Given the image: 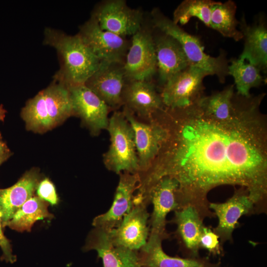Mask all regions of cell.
Segmentation results:
<instances>
[{"label":"cell","mask_w":267,"mask_h":267,"mask_svg":"<svg viewBox=\"0 0 267 267\" xmlns=\"http://www.w3.org/2000/svg\"><path fill=\"white\" fill-rule=\"evenodd\" d=\"M265 93L246 97L234 93L233 117L219 121L206 115L197 101L181 108L165 107L159 117L167 135L140 184L149 190L162 178L178 184V210L192 206L201 219L215 217L207 195L216 187L238 185L256 210L267 196V118L260 110Z\"/></svg>","instance_id":"6da1fadb"},{"label":"cell","mask_w":267,"mask_h":267,"mask_svg":"<svg viewBox=\"0 0 267 267\" xmlns=\"http://www.w3.org/2000/svg\"><path fill=\"white\" fill-rule=\"evenodd\" d=\"M55 49L60 68L54 80L67 87L85 85L99 68L101 61L85 44L78 34L71 36L61 31L46 28L43 41Z\"/></svg>","instance_id":"7a4b0ae2"},{"label":"cell","mask_w":267,"mask_h":267,"mask_svg":"<svg viewBox=\"0 0 267 267\" xmlns=\"http://www.w3.org/2000/svg\"><path fill=\"white\" fill-rule=\"evenodd\" d=\"M151 23L153 28L170 35L179 42L187 57L189 66L205 70L210 75L216 76L220 83L225 82L228 75V61L224 51L221 50L217 57L207 54L198 37L185 31L158 8L151 12Z\"/></svg>","instance_id":"3957f363"},{"label":"cell","mask_w":267,"mask_h":267,"mask_svg":"<svg viewBox=\"0 0 267 267\" xmlns=\"http://www.w3.org/2000/svg\"><path fill=\"white\" fill-rule=\"evenodd\" d=\"M107 130L110 144L103 155L106 168L118 174L124 172L138 174L134 131L123 111H116L113 113L109 118Z\"/></svg>","instance_id":"277c9868"},{"label":"cell","mask_w":267,"mask_h":267,"mask_svg":"<svg viewBox=\"0 0 267 267\" xmlns=\"http://www.w3.org/2000/svg\"><path fill=\"white\" fill-rule=\"evenodd\" d=\"M153 31L152 26L143 24L132 36L124 63L127 81H151L157 73Z\"/></svg>","instance_id":"5b68a950"},{"label":"cell","mask_w":267,"mask_h":267,"mask_svg":"<svg viewBox=\"0 0 267 267\" xmlns=\"http://www.w3.org/2000/svg\"><path fill=\"white\" fill-rule=\"evenodd\" d=\"M123 112L134 131L140 176L149 169L157 156L166 138L167 130L157 114L145 122L126 107Z\"/></svg>","instance_id":"8992f818"},{"label":"cell","mask_w":267,"mask_h":267,"mask_svg":"<svg viewBox=\"0 0 267 267\" xmlns=\"http://www.w3.org/2000/svg\"><path fill=\"white\" fill-rule=\"evenodd\" d=\"M209 74L199 68L188 66L175 74L162 87L160 93L165 107H187L203 96V81Z\"/></svg>","instance_id":"52a82bcc"},{"label":"cell","mask_w":267,"mask_h":267,"mask_svg":"<svg viewBox=\"0 0 267 267\" xmlns=\"http://www.w3.org/2000/svg\"><path fill=\"white\" fill-rule=\"evenodd\" d=\"M91 15L101 29L124 38L133 36L143 24L141 10L130 7L124 0L102 1Z\"/></svg>","instance_id":"ba28073f"},{"label":"cell","mask_w":267,"mask_h":267,"mask_svg":"<svg viewBox=\"0 0 267 267\" xmlns=\"http://www.w3.org/2000/svg\"><path fill=\"white\" fill-rule=\"evenodd\" d=\"M78 34L101 61L124 63L130 41L101 29L93 16L80 27Z\"/></svg>","instance_id":"9c48e42d"},{"label":"cell","mask_w":267,"mask_h":267,"mask_svg":"<svg viewBox=\"0 0 267 267\" xmlns=\"http://www.w3.org/2000/svg\"><path fill=\"white\" fill-rule=\"evenodd\" d=\"M127 81L124 63L101 61L85 85L109 108L116 109L123 105L122 94Z\"/></svg>","instance_id":"30bf717a"},{"label":"cell","mask_w":267,"mask_h":267,"mask_svg":"<svg viewBox=\"0 0 267 267\" xmlns=\"http://www.w3.org/2000/svg\"><path fill=\"white\" fill-rule=\"evenodd\" d=\"M147 205L144 203L134 204L119 225L108 231L114 245L136 251L145 245L149 235Z\"/></svg>","instance_id":"8fae6325"},{"label":"cell","mask_w":267,"mask_h":267,"mask_svg":"<svg viewBox=\"0 0 267 267\" xmlns=\"http://www.w3.org/2000/svg\"><path fill=\"white\" fill-rule=\"evenodd\" d=\"M67 88L73 114L79 116L94 134L107 129L110 109L108 105L85 85Z\"/></svg>","instance_id":"7c38bea8"},{"label":"cell","mask_w":267,"mask_h":267,"mask_svg":"<svg viewBox=\"0 0 267 267\" xmlns=\"http://www.w3.org/2000/svg\"><path fill=\"white\" fill-rule=\"evenodd\" d=\"M119 175V181L112 205L106 213L94 218V227L107 231L116 228L134 206V192L140 180L139 175L127 172Z\"/></svg>","instance_id":"4fadbf2b"},{"label":"cell","mask_w":267,"mask_h":267,"mask_svg":"<svg viewBox=\"0 0 267 267\" xmlns=\"http://www.w3.org/2000/svg\"><path fill=\"white\" fill-rule=\"evenodd\" d=\"M209 207L218 219V224L213 231L219 236L221 245L222 242L231 239L232 232L241 216L256 210L248 192L243 188L235 191L225 202H210Z\"/></svg>","instance_id":"5bb4252c"},{"label":"cell","mask_w":267,"mask_h":267,"mask_svg":"<svg viewBox=\"0 0 267 267\" xmlns=\"http://www.w3.org/2000/svg\"><path fill=\"white\" fill-rule=\"evenodd\" d=\"M123 105L144 121L152 120L165 106L151 81H127L122 94Z\"/></svg>","instance_id":"9a60e30c"},{"label":"cell","mask_w":267,"mask_h":267,"mask_svg":"<svg viewBox=\"0 0 267 267\" xmlns=\"http://www.w3.org/2000/svg\"><path fill=\"white\" fill-rule=\"evenodd\" d=\"M178 184L173 178L165 177L159 180L150 189L147 196L148 204L153 205L150 220V233L168 237L166 232V217L168 213L178 209L176 192Z\"/></svg>","instance_id":"2e32d148"},{"label":"cell","mask_w":267,"mask_h":267,"mask_svg":"<svg viewBox=\"0 0 267 267\" xmlns=\"http://www.w3.org/2000/svg\"><path fill=\"white\" fill-rule=\"evenodd\" d=\"M155 29L158 33L153 31V35L157 73L159 83L162 87L171 77L188 67L189 64L179 42L170 35Z\"/></svg>","instance_id":"e0dca14e"},{"label":"cell","mask_w":267,"mask_h":267,"mask_svg":"<svg viewBox=\"0 0 267 267\" xmlns=\"http://www.w3.org/2000/svg\"><path fill=\"white\" fill-rule=\"evenodd\" d=\"M84 249L95 250L103 267H142L138 251L115 246L108 231L100 228L94 227L89 233Z\"/></svg>","instance_id":"ac0fdd59"},{"label":"cell","mask_w":267,"mask_h":267,"mask_svg":"<svg viewBox=\"0 0 267 267\" xmlns=\"http://www.w3.org/2000/svg\"><path fill=\"white\" fill-rule=\"evenodd\" d=\"M240 31L244 44L239 58L258 67L261 71L267 69V28L262 17L252 24H248L243 15L239 21Z\"/></svg>","instance_id":"d6986e66"},{"label":"cell","mask_w":267,"mask_h":267,"mask_svg":"<svg viewBox=\"0 0 267 267\" xmlns=\"http://www.w3.org/2000/svg\"><path fill=\"white\" fill-rule=\"evenodd\" d=\"M39 180L38 171L32 169L24 174L12 186L0 189V216L2 226L4 227L17 211L34 196Z\"/></svg>","instance_id":"ffe728a7"},{"label":"cell","mask_w":267,"mask_h":267,"mask_svg":"<svg viewBox=\"0 0 267 267\" xmlns=\"http://www.w3.org/2000/svg\"><path fill=\"white\" fill-rule=\"evenodd\" d=\"M165 238L149 233L146 243L138 254L142 267H212L206 261L193 258H181L166 254L162 247Z\"/></svg>","instance_id":"44dd1931"},{"label":"cell","mask_w":267,"mask_h":267,"mask_svg":"<svg viewBox=\"0 0 267 267\" xmlns=\"http://www.w3.org/2000/svg\"><path fill=\"white\" fill-rule=\"evenodd\" d=\"M198 212L192 206H186L175 211L173 222L186 248L197 256L200 249L199 241L205 226Z\"/></svg>","instance_id":"7402d4cb"},{"label":"cell","mask_w":267,"mask_h":267,"mask_svg":"<svg viewBox=\"0 0 267 267\" xmlns=\"http://www.w3.org/2000/svg\"><path fill=\"white\" fill-rule=\"evenodd\" d=\"M43 90L45 109L53 128L73 114L69 91L66 86L55 80Z\"/></svg>","instance_id":"603a6c76"},{"label":"cell","mask_w":267,"mask_h":267,"mask_svg":"<svg viewBox=\"0 0 267 267\" xmlns=\"http://www.w3.org/2000/svg\"><path fill=\"white\" fill-rule=\"evenodd\" d=\"M234 87V85H231L209 96L203 95L197 103L202 112L210 118L219 121H228L235 111Z\"/></svg>","instance_id":"cb8c5ba5"},{"label":"cell","mask_w":267,"mask_h":267,"mask_svg":"<svg viewBox=\"0 0 267 267\" xmlns=\"http://www.w3.org/2000/svg\"><path fill=\"white\" fill-rule=\"evenodd\" d=\"M236 8L232 0L216 1L212 7L209 27L222 36L238 42L243 39V35L237 28L239 21L235 17Z\"/></svg>","instance_id":"d4e9b609"},{"label":"cell","mask_w":267,"mask_h":267,"mask_svg":"<svg viewBox=\"0 0 267 267\" xmlns=\"http://www.w3.org/2000/svg\"><path fill=\"white\" fill-rule=\"evenodd\" d=\"M48 205L47 202L38 196H33L17 211L4 227L8 226L19 232L30 231L37 221L53 217L48 211Z\"/></svg>","instance_id":"484cf974"},{"label":"cell","mask_w":267,"mask_h":267,"mask_svg":"<svg viewBox=\"0 0 267 267\" xmlns=\"http://www.w3.org/2000/svg\"><path fill=\"white\" fill-rule=\"evenodd\" d=\"M228 66V74L233 77L237 94L248 97L253 88L261 86L264 81L260 69L244 60L231 59Z\"/></svg>","instance_id":"4316f807"},{"label":"cell","mask_w":267,"mask_h":267,"mask_svg":"<svg viewBox=\"0 0 267 267\" xmlns=\"http://www.w3.org/2000/svg\"><path fill=\"white\" fill-rule=\"evenodd\" d=\"M21 116L30 130L41 133L52 128L45 109L43 90L27 102L22 110Z\"/></svg>","instance_id":"83f0119b"},{"label":"cell","mask_w":267,"mask_h":267,"mask_svg":"<svg viewBox=\"0 0 267 267\" xmlns=\"http://www.w3.org/2000/svg\"><path fill=\"white\" fill-rule=\"evenodd\" d=\"M215 2L211 0H183L175 10L172 20L176 24L183 25L195 17L209 27L211 9Z\"/></svg>","instance_id":"f1b7e54d"},{"label":"cell","mask_w":267,"mask_h":267,"mask_svg":"<svg viewBox=\"0 0 267 267\" xmlns=\"http://www.w3.org/2000/svg\"><path fill=\"white\" fill-rule=\"evenodd\" d=\"M200 248L213 254H220L221 244L219 236L210 228L204 226L199 241Z\"/></svg>","instance_id":"f546056e"},{"label":"cell","mask_w":267,"mask_h":267,"mask_svg":"<svg viewBox=\"0 0 267 267\" xmlns=\"http://www.w3.org/2000/svg\"><path fill=\"white\" fill-rule=\"evenodd\" d=\"M38 197L51 205H55L58 202V198L54 185L46 178L39 182L37 187Z\"/></svg>","instance_id":"4dcf8cb0"},{"label":"cell","mask_w":267,"mask_h":267,"mask_svg":"<svg viewBox=\"0 0 267 267\" xmlns=\"http://www.w3.org/2000/svg\"><path fill=\"white\" fill-rule=\"evenodd\" d=\"M0 247L2 251V258L10 263H13L16 260V257L12 254L11 246L8 239L3 234L2 230V224L0 216Z\"/></svg>","instance_id":"1f68e13d"},{"label":"cell","mask_w":267,"mask_h":267,"mask_svg":"<svg viewBox=\"0 0 267 267\" xmlns=\"http://www.w3.org/2000/svg\"><path fill=\"white\" fill-rule=\"evenodd\" d=\"M8 153L9 151L6 144L0 140V157Z\"/></svg>","instance_id":"d6a6232c"},{"label":"cell","mask_w":267,"mask_h":267,"mask_svg":"<svg viewBox=\"0 0 267 267\" xmlns=\"http://www.w3.org/2000/svg\"><path fill=\"white\" fill-rule=\"evenodd\" d=\"M6 110L2 105H0V121H3L5 117Z\"/></svg>","instance_id":"836d02e7"},{"label":"cell","mask_w":267,"mask_h":267,"mask_svg":"<svg viewBox=\"0 0 267 267\" xmlns=\"http://www.w3.org/2000/svg\"><path fill=\"white\" fill-rule=\"evenodd\" d=\"M8 156V154H7L0 157V165L7 159Z\"/></svg>","instance_id":"e575fe53"},{"label":"cell","mask_w":267,"mask_h":267,"mask_svg":"<svg viewBox=\"0 0 267 267\" xmlns=\"http://www.w3.org/2000/svg\"></svg>","instance_id":"d590c367"}]
</instances>
